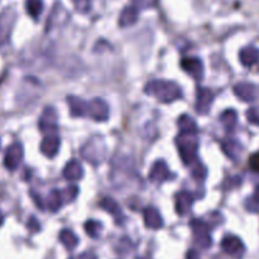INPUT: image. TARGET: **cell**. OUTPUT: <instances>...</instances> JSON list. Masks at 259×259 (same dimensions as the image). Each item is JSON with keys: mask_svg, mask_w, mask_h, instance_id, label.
Instances as JSON below:
<instances>
[{"mask_svg": "<svg viewBox=\"0 0 259 259\" xmlns=\"http://www.w3.org/2000/svg\"><path fill=\"white\" fill-rule=\"evenodd\" d=\"M146 93L154 95L162 103H169L181 98L179 86L169 81H153L146 86Z\"/></svg>", "mask_w": 259, "mask_h": 259, "instance_id": "6da1fadb", "label": "cell"}, {"mask_svg": "<svg viewBox=\"0 0 259 259\" xmlns=\"http://www.w3.org/2000/svg\"><path fill=\"white\" fill-rule=\"evenodd\" d=\"M179 152L181 154V158L185 164H191L194 159L196 158L197 146L199 142L196 139V134L191 133H181V136L176 139Z\"/></svg>", "mask_w": 259, "mask_h": 259, "instance_id": "7a4b0ae2", "label": "cell"}, {"mask_svg": "<svg viewBox=\"0 0 259 259\" xmlns=\"http://www.w3.org/2000/svg\"><path fill=\"white\" fill-rule=\"evenodd\" d=\"M190 225H191L192 232H194L195 240H196L197 244L200 245V248L207 249L209 247H211L212 242L209 233V225L199 219H194L190 223Z\"/></svg>", "mask_w": 259, "mask_h": 259, "instance_id": "3957f363", "label": "cell"}, {"mask_svg": "<svg viewBox=\"0 0 259 259\" xmlns=\"http://www.w3.org/2000/svg\"><path fill=\"white\" fill-rule=\"evenodd\" d=\"M23 158V147L20 143H14L7 149L4 157V164L9 171H14Z\"/></svg>", "mask_w": 259, "mask_h": 259, "instance_id": "277c9868", "label": "cell"}, {"mask_svg": "<svg viewBox=\"0 0 259 259\" xmlns=\"http://www.w3.org/2000/svg\"><path fill=\"white\" fill-rule=\"evenodd\" d=\"M222 248L227 254L234 255V257H239L244 253V245H243L242 240L234 235H228L222 240Z\"/></svg>", "mask_w": 259, "mask_h": 259, "instance_id": "5b68a950", "label": "cell"}, {"mask_svg": "<svg viewBox=\"0 0 259 259\" xmlns=\"http://www.w3.org/2000/svg\"><path fill=\"white\" fill-rule=\"evenodd\" d=\"M88 114L94 120H106L109 115L108 105L100 99H95L88 105Z\"/></svg>", "mask_w": 259, "mask_h": 259, "instance_id": "8992f818", "label": "cell"}, {"mask_svg": "<svg viewBox=\"0 0 259 259\" xmlns=\"http://www.w3.org/2000/svg\"><path fill=\"white\" fill-rule=\"evenodd\" d=\"M212 98H214V94L209 90V89L200 88L197 90V100H196V111L201 115L209 111L210 105L212 103Z\"/></svg>", "mask_w": 259, "mask_h": 259, "instance_id": "52a82bcc", "label": "cell"}, {"mask_svg": "<svg viewBox=\"0 0 259 259\" xmlns=\"http://www.w3.org/2000/svg\"><path fill=\"white\" fill-rule=\"evenodd\" d=\"M181 65H182V68H184L187 73H190L195 80H201L204 70H202V63L199 58L196 57L186 58V60L182 61Z\"/></svg>", "mask_w": 259, "mask_h": 259, "instance_id": "ba28073f", "label": "cell"}, {"mask_svg": "<svg viewBox=\"0 0 259 259\" xmlns=\"http://www.w3.org/2000/svg\"><path fill=\"white\" fill-rule=\"evenodd\" d=\"M39 126L45 133H47V132H50V134L55 133L56 128H57V115H56L55 110L52 108L46 109L42 119H40Z\"/></svg>", "mask_w": 259, "mask_h": 259, "instance_id": "9c48e42d", "label": "cell"}, {"mask_svg": "<svg viewBox=\"0 0 259 259\" xmlns=\"http://www.w3.org/2000/svg\"><path fill=\"white\" fill-rule=\"evenodd\" d=\"M234 93L243 101H253L257 98V89H255L254 85L248 82H242L235 85Z\"/></svg>", "mask_w": 259, "mask_h": 259, "instance_id": "30bf717a", "label": "cell"}, {"mask_svg": "<svg viewBox=\"0 0 259 259\" xmlns=\"http://www.w3.org/2000/svg\"><path fill=\"white\" fill-rule=\"evenodd\" d=\"M104 154H105L104 147L101 146L100 148H99V143H96V146H94V142L89 143L82 151V156L85 157L86 161H90L93 162V163H99V162H101V159L104 158Z\"/></svg>", "mask_w": 259, "mask_h": 259, "instance_id": "8fae6325", "label": "cell"}, {"mask_svg": "<svg viewBox=\"0 0 259 259\" xmlns=\"http://www.w3.org/2000/svg\"><path fill=\"white\" fill-rule=\"evenodd\" d=\"M58 147H60V138L56 136V133H51L43 139L40 144V151L47 157H53L57 153Z\"/></svg>", "mask_w": 259, "mask_h": 259, "instance_id": "7c38bea8", "label": "cell"}, {"mask_svg": "<svg viewBox=\"0 0 259 259\" xmlns=\"http://www.w3.org/2000/svg\"><path fill=\"white\" fill-rule=\"evenodd\" d=\"M144 223H146V227L149 228V229H159L163 225L159 212L157 211L156 207L152 206L147 207L144 210Z\"/></svg>", "mask_w": 259, "mask_h": 259, "instance_id": "4fadbf2b", "label": "cell"}, {"mask_svg": "<svg viewBox=\"0 0 259 259\" xmlns=\"http://www.w3.org/2000/svg\"><path fill=\"white\" fill-rule=\"evenodd\" d=\"M169 177V171L167 168V164L164 162L159 161L154 163V166L152 167L151 174H149V179L154 182H162L166 181Z\"/></svg>", "mask_w": 259, "mask_h": 259, "instance_id": "5bb4252c", "label": "cell"}, {"mask_svg": "<svg viewBox=\"0 0 259 259\" xmlns=\"http://www.w3.org/2000/svg\"><path fill=\"white\" fill-rule=\"evenodd\" d=\"M192 205V196L189 192H180L176 196V211L179 215H186Z\"/></svg>", "mask_w": 259, "mask_h": 259, "instance_id": "9a60e30c", "label": "cell"}, {"mask_svg": "<svg viewBox=\"0 0 259 259\" xmlns=\"http://www.w3.org/2000/svg\"><path fill=\"white\" fill-rule=\"evenodd\" d=\"M67 103L70 104L71 114L73 116H83L88 114V104L81 100V99L70 96V98H67Z\"/></svg>", "mask_w": 259, "mask_h": 259, "instance_id": "2e32d148", "label": "cell"}, {"mask_svg": "<svg viewBox=\"0 0 259 259\" xmlns=\"http://www.w3.org/2000/svg\"><path fill=\"white\" fill-rule=\"evenodd\" d=\"M82 167L78 163L77 161H71L67 166L65 167V171H63V176L66 177L70 181H76V180H80L82 177Z\"/></svg>", "mask_w": 259, "mask_h": 259, "instance_id": "e0dca14e", "label": "cell"}, {"mask_svg": "<svg viewBox=\"0 0 259 259\" xmlns=\"http://www.w3.org/2000/svg\"><path fill=\"white\" fill-rule=\"evenodd\" d=\"M259 60V51L254 47H247L240 52V61L244 66H252Z\"/></svg>", "mask_w": 259, "mask_h": 259, "instance_id": "ac0fdd59", "label": "cell"}, {"mask_svg": "<svg viewBox=\"0 0 259 259\" xmlns=\"http://www.w3.org/2000/svg\"><path fill=\"white\" fill-rule=\"evenodd\" d=\"M60 240L68 250L75 249L76 245L78 244V238L76 237L75 233L71 232L68 229H63L62 232L60 233Z\"/></svg>", "mask_w": 259, "mask_h": 259, "instance_id": "d6986e66", "label": "cell"}, {"mask_svg": "<svg viewBox=\"0 0 259 259\" xmlns=\"http://www.w3.org/2000/svg\"><path fill=\"white\" fill-rule=\"evenodd\" d=\"M179 126L181 129V133H191L197 134V125L190 116L182 115L179 119Z\"/></svg>", "mask_w": 259, "mask_h": 259, "instance_id": "ffe728a7", "label": "cell"}, {"mask_svg": "<svg viewBox=\"0 0 259 259\" xmlns=\"http://www.w3.org/2000/svg\"><path fill=\"white\" fill-rule=\"evenodd\" d=\"M100 206L103 207V209H105L108 212H110L111 215H114L116 219H118L119 217L121 218L120 206H119V205L116 204L113 199H110V197H106V199H104L103 201L100 202Z\"/></svg>", "mask_w": 259, "mask_h": 259, "instance_id": "44dd1931", "label": "cell"}, {"mask_svg": "<svg viewBox=\"0 0 259 259\" xmlns=\"http://www.w3.org/2000/svg\"><path fill=\"white\" fill-rule=\"evenodd\" d=\"M223 149H224L225 153H227L232 159H237L238 157H239L240 151H242L239 144L234 141L224 142V143H223Z\"/></svg>", "mask_w": 259, "mask_h": 259, "instance_id": "7402d4cb", "label": "cell"}, {"mask_svg": "<svg viewBox=\"0 0 259 259\" xmlns=\"http://www.w3.org/2000/svg\"><path fill=\"white\" fill-rule=\"evenodd\" d=\"M62 199H61V195L58 191H52L50 194V196H48V200H47V206L48 209L51 210V211H57L58 209L61 207V205H62Z\"/></svg>", "mask_w": 259, "mask_h": 259, "instance_id": "603a6c76", "label": "cell"}, {"mask_svg": "<svg viewBox=\"0 0 259 259\" xmlns=\"http://www.w3.org/2000/svg\"><path fill=\"white\" fill-rule=\"evenodd\" d=\"M222 121L228 131H233L234 125L237 124V113L233 110L225 111L222 115Z\"/></svg>", "mask_w": 259, "mask_h": 259, "instance_id": "cb8c5ba5", "label": "cell"}, {"mask_svg": "<svg viewBox=\"0 0 259 259\" xmlns=\"http://www.w3.org/2000/svg\"><path fill=\"white\" fill-rule=\"evenodd\" d=\"M137 20V13L136 10L133 9H125L123 12V14H121V18H120V25L121 27H125V25H131L133 24V23H136Z\"/></svg>", "mask_w": 259, "mask_h": 259, "instance_id": "d4e9b609", "label": "cell"}, {"mask_svg": "<svg viewBox=\"0 0 259 259\" xmlns=\"http://www.w3.org/2000/svg\"><path fill=\"white\" fill-rule=\"evenodd\" d=\"M85 230L91 238H99L100 237L101 224L98 222H94V220H89L85 224Z\"/></svg>", "mask_w": 259, "mask_h": 259, "instance_id": "484cf974", "label": "cell"}, {"mask_svg": "<svg viewBox=\"0 0 259 259\" xmlns=\"http://www.w3.org/2000/svg\"><path fill=\"white\" fill-rule=\"evenodd\" d=\"M27 10L33 18L38 17L39 13L42 12V3H40V0H28Z\"/></svg>", "mask_w": 259, "mask_h": 259, "instance_id": "4316f807", "label": "cell"}, {"mask_svg": "<svg viewBox=\"0 0 259 259\" xmlns=\"http://www.w3.org/2000/svg\"><path fill=\"white\" fill-rule=\"evenodd\" d=\"M77 187L76 186H70L65 190V191L60 192L61 195V199H62V202H71L76 199L77 196Z\"/></svg>", "mask_w": 259, "mask_h": 259, "instance_id": "83f0119b", "label": "cell"}, {"mask_svg": "<svg viewBox=\"0 0 259 259\" xmlns=\"http://www.w3.org/2000/svg\"><path fill=\"white\" fill-rule=\"evenodd\" d=\"M248 120L253 124H257L259 125V109L258 108H252L248 110L247 113Z\"/></svg>", "mask_w": 259, "mask_h": 259, "instance_id": "f1b7e54d", "label": "cell"}, {"mask_svg": "<svg viewBox=\"0 0 259 259\" xmlns=\"http://www.w3.org/2000/svg\"><path fill=\"white\" fill-rule=\"evenodd\" d=\"M192 175H194V177H196V179L199 180L205 179V176H206V168H205L202 164L197 163L196 167L194 168V171H192Z\"/></svg>", "mask_w": 259, "mask_h": 259, "instance_id": "f546056e", "label": "cell"}, {"mask_svg": "<svg viewBox=\"0 0 259 259\" xmlns=\"http://www.w3.org/2000/svg\"><path fill=\"white\" fill-rule=\"evenodd\" d=\"M249 166L253 171L259 172V152L250 156L249 158Z\"/></svg>", "mask_w": 259, "mask_h": 259, "instance_id": "4dcf8cb0", "label": "cell"}, {"mask_svg": "<svg viewBox=\"0 0 259 259\" xmlns=\"http://www.w3.org/2000/svg\"><path fill=\"white\" fill-rule=\"evenodd\" d=\"M186 259H201V258H200V254L197 253V250L190 249L186 254Z\"/></svg>", "mask_w": 259, "mask_h": 259, "instance_id": "1f68e13d", "label": "cell"}, {"mask_svg": "<svg viewBox=\"0 0 259 259\" xmlns=\"http://www.w3.org/2000/svg\"><path fill=\"white\" fill-rule=\"evenodd\" d=\"M28 227H29L33 232H37V230H39V224H34V218H32V219H30L29 225H28Z\"/></svg>", "mask_w": 259, "mask_h": 259, "instance_id": "d6a6232c", "label": "cell"}, {"mask_svg": "<svg viewBox=\"0 0 259 259\" xmlns=\"http://www.w3.org/2000/svg\"><path fill=\"white\" fill-rule=\"evenodd\" d=\"M78 259H96L95 255L93 254V253H83V254H81Z\"/></svg>", "mask_w": 259, "mask_h": 259, "instance_id": "836d02e7", "label": "cell"}, {"mask_svg": "<svg viewBox=\"0 0 259 259\" xmlns=\"http://www.w3.org/2000/svg\"><path fill=\"white\" fill-rule=\"evenodd\" d=\"M254 199H255V201L257 202H259V187L257 189V191H255V195H254Z\"/></svg>", "mask_w": 259, "mask_h": 259, "instance_id": "e575fe53", "label": "cell"}, {"mask_svg": "<svg viewBox=\"0 0 259 259\" xmlns=\"http://www.w3.org/2000/svg\"><path fill=\"white\" fill-rule=\"evenodd\" d=\"M3 223H4V217H3V214L0 212V225H2Z\"/></svg>", "mask_w": 259, "mask_h": 259, "instance_id": "d590c367", "label": "cell"}, {"mask_svg": "<svg viewBox=\"0 0 259 259\" xmlns=\"http://www.w3.org/2000/svg\"><path fill=\"white\" fill-rule=\"evenodd\" d=\"M70 259H78V258H70Z\"/></svg>", "mask_w": 259, "mask_h": 259, "instance_id": "8d00e7d4", "label": "cell"}]
</instances>
